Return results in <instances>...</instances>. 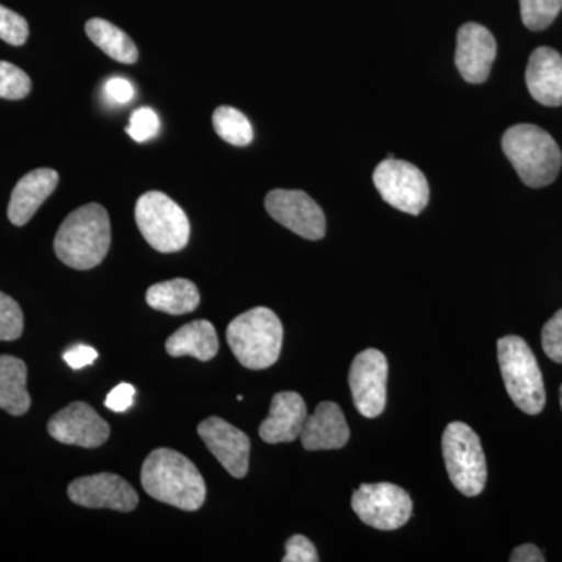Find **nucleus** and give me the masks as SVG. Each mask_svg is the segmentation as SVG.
<instances>
[{"mask_svg":"<svg viewBox=\"0 0 562 562\" xmlns=\"http://www.w3.org/2000/svg\"><path fill=\"white\" fill-rule=\"evenodd\" d=\"M351 508L362 522L375 530H398L413 514L408 492L392 483L361 484L353 492Z\"/></svg>","mask_w":562,"mask_h":562,"instance_id":"1a4fd4ad","label":"nucleus"},{"mask_svg":"<svg viewBox=\"0 0 562 562\" xmlns=\"http://www.w3.org/2000/svg\"><path fill=\"white\" fill-rule=\"evenodd\" d=\"M144 491L155 501L183 512H198L206 497V484L194 462L171 449L154 450L140 471Z\"/></svg>","mask_w":562,"mask_h":562,"instance_id":"f257e3e1","label":"nucleus"},{"mask_svg":"<svg viewBox=\"0 0 562 562\" xmlns=\"http://www.w3.org/2000/svg\"><path fill=\"white\" fill-rule=\"evenodd\" d=\"M146 301L157 312L181 316L198 308L201 294L192 281L173 279L150 286L146 292Z\"/></svg>","mask_w":562,"mask_h":562,"instance_id":"4be33fe9","label":"nucleus"},{"mask_svg":"<svg viewBox=\"0 0 562 562\" xmlns=\"http://www.w3.org/2000/svg\"><path fill=\"white\" fill-rule=\"evenodd\" d=\"M303 449L316 450L342 449L350 439L349 425L338 403L322 402L313 416L306 417L301 432Z\"/></svg>","mask_w":562,"mask_h":562,"instance_id":"dca6fc26","label":"nucleus"},{"mask_svg":"<svg viewBox=\"0 0 562 562\" xmlns=\"http://www.w3.org/2000/svg\"><path fill=\"white\" fill-rule=\"evenodd\" d=\"M135 386L128 383H121L106 395L105 406L114 413H124L131 409L135 402Z\"/></svg>","mask_w":562,"mask_h":562,"instance_id":"2f4dec72","label":"nucleus"},{"mask_svg":"<svg viewBox=\"0 0 562 562\" xmlns=\"http://www.w3.org/2000/svg\"><path fill=\"white\" fill-rule=\"evenodd\" d=\"M58 180H60L58 172L49 168L35 169V171L22 177L13 192H11L9 203L11 224L16 225V227L27 224L35 216L40 206L55 191Z\"/></svg>","mask_w":562,"mask_h":562,"instance_id":"6ab92c4d","label":"nucleus"},{"mask_svg":"<svg viewBox=\"0 0 562 562\" xmlns=\"http://www.w3.org/2000/svg\"><path fill=\"white\" fill-rule=\"evenodd\" d=\"M498 364L503 382L517 408L536 416L542 413L547 395L541 369L528 344L519 336L498 339Z\"/></svg>","mask_w":562,"mask_h":562,"instance_id":"39448f33","label":"nucleus"},{"mask_svg":"<svg viewBox=\"0 0 562 562\" xmlns=\"http://www.w3.org/2000/svg\"><path fill=\"white\" fill-rule=\"evenodd\" d=\"M105 95L110 102L124 105V103H128L135 98V88L127 79L114 77L105 83Z\"/></svg>","mask_w":562,"mask_h":562,"instance_id":"473e14b6","label":"nucleus"},{"mask_svg":"<svg viewBox=\"0 0 562 562\" xmlns=\"http://www.w3.org/2000/svg\"><path fill=\"white\" fill-rule=\"evenodd\" d=\"M166 351L173 358L192 357L210 361L220 351V338L210 321H194L183 325L166 341Z\"/></svg>","mask_w":562,"mask_h":562,"instance_id":"aec40b11","label":"nucleus"},{"mask_svg":"<svg viewBox=\"0 0 562 562\" xmlns=\"http://www.w3.org/2000/svg\"><path fill=\"white\" fill-rule=\"evenodd\" d=\"M85 32L90 36L92 43L109 55L113 60L124 63V65H133L138 61V49L127 33L122 32L111 22L94 18L85 25Z\"/></svg>","mask_w":562,"mask_h":562,"instance_id":"5701e85b","label":"nucleus"},{"mask_svg":"<svg viewBox=\"0 0 562 562\" xmlns=\"http://www.w3.org/2000/svg\"><path fill=\"white\" fill-rule=\"evenodd\" d=\"M24 331V314L20 303L0 292V341H16Z\"/></svg>","mask_w":562,"mask_h":562,"instance_id":"bb28decb","label":"nucleus"},{"mask_svg":"<svg viewBox=\"0 0 562 562\" xmlns=\"http://www.w3.org/2000/svg\"><path fill=\"white\" fill-rule=\"evenodd\" d=\"M562 10V0H520L525 27L532 32L546 31Z\"/></svg>","mask_w":562,"mask_h":562,"instance_id":"393cba45","label":"nucleus"},{"mask_svg":"<svg viewBox=\"0 0 562 562\" xmlns=\"http://www.w3.org/2000/svg\"><path fill=\"white\" fill-rule=\"evenodd\" d=\"M560 402H561V409H562V386H561V390H560Z\"/></svg>","mask_w":562,"mask_h":562,"instance_id":"c9c22d12","label":"nucleus"},{"mask_svg":"<svg viewBox=\"0 0 562 562\" xmlns=\"http://www.w3.org/2000/svg\"><path fill=\"white\" fill-rule=\"evenodd\" d=\"M495 55L497 43L484 25L469 22L458 31L454 65L469 83L480 85L490 79Z\"/></svg>","mask_w":562,"mask_h":562,"instance_id":"2eb2a0df","label":"nucleus"},{"mask_svg":"<svg viewBox=\"0 0 562 562\" xmlns=\"http://www.w3.org/2000/svg\"><path fill=\"white\" fill-rule=\"evenodd\" d=\"M387 360L382 351L368 349L351 362L349 384L355 406L361 416L375 419L384 412L387 394Z\"/></svg>","mask_w":562,"mask_h":562,"instance_id":"9d476101","label":"nucleus"},{"mask_svg":"<svg viewBox=\"0 0 562 562\" xmlns=\"http://www.w3.org/2000/svg\"><path fill=\"white\" fill-rule=\"evenodd\" d=\"M135 220L144 239L161 254L183 250L190 241L191 225L187 213L161 191L140 195L135 206Z\"/></svg>","mask_w":562,"mask_h":562,"instance_id":"423d86ee","label":"nucleus"},{"mask_svg":"<svg viewBox=\"0 0 562 562\" xmlns=\"http://www.w3.org/2000/svg\"><path fill=\"white\" fill-rule=\"evenodd\" d=\"M373 184L384 202L413 216L427 209L430 201V187L424 172L412 162L395 160L392 155L376 166Z\"/></svg>","mask_w":562,"mask_h":562,"instance_id":"6e6552de","label":"nucleus"},{"mask_svg":"<svg viewBox=\"0 0 562 562\" xmlns=\"http://www.w3.org/2000/svg\"><path fill=\"white\" fill-rule=\"evenodd\" d=\"M29 38V24L21 14L0 5V40L11 46H22Z\"/></svg>","mask_w":562,"mask_h":562,"instance_id":"cd10ccee","label":"nucleus"},{"mask_svg":"<svg viewBox=\"0 0 562 562\" xmlns=\"http://www.w3.org/2000/svg\"><path fill=\"white\" fill-rule=\"evenodd\" d=\"M227 341L244 368L262 371L279 361L283 325L272 310L257 306L231 322Z\"/></svg>","mask_w":562,"mask_h":562,"instance_id":"20e7f679","label":"nucleus"},{"mask_svg":"<svg viewBox=\"0 0 562 562\" xmlns=\"http://www.w3.org/2000/svg\"><path fill=\"white\" fill-rule=\"evenodd\" d=\"M198 432L225 471L235 479H244L247 475L250 461V439L246 432L216 416L201 422Z\"/></svg>","mask_w":562,"mask_h":562,"instance_id":"4468645a","label":"nucleus"},{"mask_svg":"<svg viewBox=\"0 0 562 562\" xmlns=\"http://www.w3.org/2000/svg\"><path fill=\"white\" fill-rule=\"evenodd\" d=\"M47 431L55 441L85 449L101 447L110 438V425L85 402L70 403L55 414L47 424Z\"/></svg>","mask_w":562,"mask_h":562,"instance_id":"ddd939ff","label":"nucleus"},{"mask_svg":"<svg viewBox=\"0 0 562 562\" xmlns=\"http://www.w3.org/2000/svg\"><path fill=\"white\" fill-rule=\"evenodd\" d=\"M442 454L450 482L465 497L482 494L487 482L486 457L479 435L464 422L447 425Z\"/></svg>","mask_w":562,"mask_h":562,"instance_id":"0eeeda50","label":"nucleus"},{"mask_svg":"<svg viewBox=\"0 0 562 562\" xmlns=\"http://www.w3.org/2000/svg\"><path fill=\"white\" fill-rule=\"evenodd\" d=\"M111 246V225L99 203L80 206L66 217L55 236L58 260L77 271H88L105 260Z\"/></svg>","mask_w":562,"mask_h":562,"instance_id":"f03ea898","label":"nucleus"},{"mask_svg":"<svg viewBox=\"0 0 562 562\" xmlns=\"http://www.w3.org/2000/svg\"><path fill=\"white\" fill-rule=\"evenodd\" d=\"M528 91L536 102L546 106L562 105V57L552 47L532 52L525 72Z\"/></svg>","mask_w":562,"mask_h":562,"instance_id":"a211bd4d","label":"nucleus"},{"mask_svg":"<svg viewBox=\"0 0 562 562\" xmlns=\"http://www.w3.org/2000/svg\"><path fill=\"white\" fill-rule=\"evenodd\" d=\"M214 131L232 146H249L254 139V128L241 111L233 106H220L213 114Z\"/></svg>","mask_w":562,"mask_h":562,"instance_id":"b1692460","label":"nucleus"},{"mask_svg":"<svg viewBox=\"0 0 562 562\" xmlns=\"http://www.w3.org/2000/svg\"><path fill=\"white\" fill-rule=\"evenodd\" d=\"M265 205L273 221L295 235L310 241L324 238L327 231L324 211L306 192L273 190L266 195Z\"/></svg>","mask_w":562,"mask_h":562,"instance_id":"9b49d317","label":"nucleus"},{"mask_svg":"<svg viewBox=\"0 0 562 562\" xmlns=\"http://www.w3.org/2000/svg\"><path fill=\"white\" fill-rule=\"evenodd\" d=\"M512 562H543L546 558L542 557L541 550L538 547L532 546V543H524V546L517 547L514 550L512 558H509Z\"/></svg>","mask_w":562,"mask_h":562,"instance_id":"f704fd0d","label":"nucleus"},{"mask_svg":"<svg viewBox=\"0 0 562 562\" xmlns=\"http://www.w3.org/2000/svg\"><path fill=\"white\" fill-rule=\"evenodd\" d=\"M158 132H160V120H158L154 110L143 106V109H138L132 114L127 133L136 143L155 138Z\"/></svg>","mask_w":562,"mask_h":562,"instance_id":"c85d7f7f","label":"nucleus"},{"mask_svg":"<svg viewBox=\"0 0 562 562\" xmlns=\"http://www.w3.org/2000/svg\"><path fill=\"white\" fill-rule=\"evenodd\" d=\"M308 412L297 392L284 391L273 395L271 412L260 425L262 441L268 443L292 442L301 438Z\"/></svg>","mask_w":562,"mask_h":562,"instance_id":"f3484780","label":"nucleus"},{"mask_svg":"<svg viewBox=\"0 0 562 562\" xmlns=\"http://www.w3.org/2000/svg\"><path fill=\"white\" fill-rule=\"evenodd\" d=\"M32 90L31 77L9 61H0V98L21 101Z\"/></svg>","mask_w":562,"mask_h":562,"instance_id":"a878e982","label":"nucleus"},{"mask_svg":"<svg viewBox=\"0 0 562 562\" xmlns=\"http://www.w3.org/2000/svg\"><path fill=\"white\" fill-rule=\"evenodd\" d=\"M98 358V350L92 349L90 346H85V344H79V346L66 350L65 355H63V360L66 361V364L69 368L76 369V371L91 366Z\"/></svg>","mask_w":562,"mask_h":562,"instance_id":"72a5a7b5","label":"nucleus"},{"mask_svg":"<svg viewBox=\"0 0 562 562\" xmlns=\"http://www.w3.org/2000/svg\"><path fill=\"white\" fill-rule=\"evenodd\" d=\"M542 349L550 360L562 364V310L543 325Z\"/></svg>","mask_w":562,"mask_h":562,"instance_id":"c756f323","label":"nucleus"},{"mask_svg":"<svg viewBox=\"0 0 562 562\" xmlns=\"http://www.w3.org/2000/svg\"><path fill=\"white\" fill-rule=\"evenodd\" d=\"M27 392V366L16 357H0V408L11 416H24L31 409Z\"/></svg>","mask_w":562,"mask_h":562,"instance_id":"412c9836","label":"nucleus"},{"mask_svg":"<svg viewBox=\"0 0 562 562\" xmlns=\"http://www.w3.org/2000/svg\"><path fill=\"white\" fill-rule=\"evenodd\" d=\"M316 547L310 541L308 538L302 535L291 536L286 542V554L283 557V562H317Z\"/></svg>","mask_w":562,"mask_h":562,"instance_id":"7c9ffc66","label":"nucleus"},{"mask_svg":"<svg viewBox=\"0 0 562 562\" xmlns=\"http://www.w3.org/2000/svg\"><path fill=\"white\" fill-rule=\"evenodd\" d=\"M70 501L83 508L114 509L131 513L138 505L139 498L132 484L114 473L81 476L69 484Z\"/></svg>","mask_w":562,"mask_h":562,"instance_id":"f8f14e48","label":"nucleus"},{"mask_svg":"<svg viewBox=\"0 0 562 562\" xmlns=\"http://www.w3.org/2000/svg\"><path fill=\"white\" fill-rule=\"evenodd\" d=\"M502 149L527 187H549L561 171L560 146L538 125H513L503 135Z\"/></svg>","mask_w":562,"mask_h":562,"instance_id":"7ed1b4c3","label":"nucleus"}]
</instances>
